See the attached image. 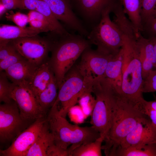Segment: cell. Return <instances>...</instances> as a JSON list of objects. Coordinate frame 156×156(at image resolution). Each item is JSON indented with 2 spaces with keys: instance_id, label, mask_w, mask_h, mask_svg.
Segmentation results:
<instances>
[{
  "instance_id": "6da1fadb",
  "label": "cell",
  "mask_w": 156,
  "mask_h": 156,
  "mask_svg": "<svg viewBox=\"0 0 156 156\" xmlns=\"http://www.w3.org/2000/svg\"><path fill=\"white\" fill-rule=\"evenodd\" d=\"M114 110L112 125L102 148L106 156H113L121 142L145 115L140 103H136L114 88Z\"/></svg>"
},
{
  "instance_id": "7a4b0ae2",
  "label": "cell",
  "mask_w": 156,
  "mask_h": 156,
  "mask_svg": "<svg viewBox=\"0 0 156 156\" xmlns=\"http://www.w3.org/2000/svg\"><path fill=\"white\" fill-rule=\"evenodd\" d=\"M91 45L85 37L79 34L70 33L54 38L48 61L58 88L76 60Z\"/></svg>"
},
{
  "instance_id": "3957f363",
  "label": "cell",
  "mask_w": 156,
  "mask_h": 156,
  "mask_svg": "<svg viewBox=\"0 0 156 156\" xmlns=\"http://www.w3.org/2000/svg\"><path fill=\"white\" fill-rule=\"evenodd\" d=\"M122 81L120 92L131 101H143L144 79L142 65L136 44V39L123 35Z\"/></svg>"
},
{
  "instance_id": "277c9868",
  "label": "cell",
  "mask_w": 156,
  "mask_h": 156,
  "mask_svg": "<svg viewBox=\"0 0 156 156\" xmlns=\"http://www.w3.org/2000/svg\"><path fill=\"white\" fill-rule=\"evenodd\" d=\"M92 92L96 99L90 122L100 136L105 139L113 118L115 107L114 90L111 83L102 78L93 84Z\"/></svg>"
},
{
  "instance_id": "5b68a950",
  "label": "cell",
  "mask_w": 156,
  "mask_h": 156,
  "mask_svg": "<svg viewBox=\"0 0 156 156\" xmlns=\"http://www.w3.org/2000/svg\"><path fill=\"white\" fill-rule=\"evenodd\" d=\"M112 11L104 12L99 22L90 31L87 39L91 44L96 45V49L114 56L120 51L123 44V35L109 14Z\"/></svg>"
},
{
  "instance_id": "8992f818",
  "label": "cell",
  "mask_w": 156,
  "mask_h": 156,
  "mask_svg": "<svg viewBox=\"0 0 156 156\" xmlns=\"http://www.w3.org/2000/svg\"><path fill=\"white\" fill-rule=\"evenodd\" d=\"M58 90L55 103L57 106L60 114L64 118L79 99L91 93L86 88L77 66L72 67L68 72Z\"/></svg>"
},
{
  "instance_id": "52a82bcc",
  "label": "cell",
  "mask_w": 156,
  "mask_h": 156,
  "mask_svg": "<svg viewBox=\"0 0 156 156\" xmlns=\"http://www.w3.org/2000/svg\"><path fill=\"white\" fill-rule=\"evenodd\" d=\"M16 51L26 60L38 66L48 60L53 37L50 34L47 38L38 35L10 40Z\"/></svg>"
},
{
  "instance_id": "ba28073f",
  "label": "cell",
  "mask_w": 156,
  "mask_h": 156,
  "mask_svg": "<svg viewBox=\"0 0 156 156\" xmlns=\"http://www.w3.org/2000/svg\"><path fill=\"white\" fill-rule=\"evenodd\" d=\"M81 55L77 66L86 87L90 88L95 81L104 77L108 63L113 56L90 47L86 49Z\"/></svg>"
},
{
  "instance_id": "9c48e42d",
  "label": "cell",
  "mask_w": 156,
  "mask_h": 156,
  "mask_svg": "<svg viewBox=\"0 0 156 156\" xmlns=\"http://www.w3.org/2000/svg\"><path fill=\"white\" fill-rule=\"evenodd\" d=\"M72 9L89 31L100 21L103 13L110 10L112 12L121 0H70Z\"/></svg>"
},
{
  "instance_id": "30bf717a",
  "label": "cell",
  "mask_w": 156,
  "mask_h": 156,
  "mask_svg": "<svg viewBox=\"0 0 156 156\" xmlns=\"http://www.w3.org/2000/svg\"><path fill=\"white\" fill-rule=\"evenodd\" d=\"M29 122L22 118L18 107L14 100L8 103L0 104L1 143L13 141L26 128L27 123Z\"/></svg>"
},
{
  "instance_id": "8fae6325",
  "label": "cell",
  "mask_w": 156,
  "mask_h": 156,
  "mask_svg": "<svg viewBox=\"0 0 156 156\" xmlns=\"http://www.w3.org/2000/svg\"><path fill=\"white\" fill-rule=\"evenodd\" d=\"M12 83L11 97L16 104L22 118L29 122L45 117L46 114L39 104L28 82Z\"/></svg>"
},
{
  "instance_id": "7c38bea8",
  "label": "cell",
  "mask_w": 156,
  "mask_h": 156,
  "mask_svg": "<svg viewBox=\"0 0 156 156\" xmlns=\"http://www.w3.org/2000/svg\"><path fill=\"white\" fill-rule=\"evenodd\" d=\"M46 121L45 117L35 120L16 137L10 146L0 150V156H25L41 133Z\"/></svg>"
},
{
  "instance_id": "4fadbf2b",
  "label": "cell",
  "mask_w": 156,
  "mask_h": 156,
  "mask_svg": "<svg viewBox=\"0 0 156 156\" xmlns=\"http://www.w3.org/2000/svg\"><path fill=\"white\" fill-rule=\"evenodd\" d=\"M48 5L52 13L65 27L72 31L77 32L85 37L89 31L74 12L70 0H44Z\"/></svg>"
},
{
  "instance_id": "5bb4252c",
  "label": "cell",
  "mask_w": 156,
  "mask_h": 156,
  "mask_svg": "<svg viewBox=\"0 0 156 156\" xmlns=\"http://www.w3.org/2000/svg\"><path fill=\"white\" fill-rule=\"evenodd\" d=\"M46 119L55 144L64 149H68L70 146L71 134L75 125L70 123L66 118L60 114L57 106L55 103L49 109Z\"/></svg>"
},
{
  "instance_id": "9a60e30c",
  "label": "cell",
  "mask_w": 156,
  "mask_h": 156,
  "mask_svg": "<svg viewBox=\"0 0 156 156\" xmlns=\"http://www.w3.org/2000/svg\"><path fill=\"white\" fill-rule=\"evenodd\" d=\"M156 141V129L145 115L140 119L117 149L155 143Z\"/></svg>"
},
{
  "instance_id": "2e32d148",
  "label": "cell",
  "mask_w": 156,
  "mask_h": 156,
  "mask_svg": "<svg viewBox=\"0 0 156 156\" xmlns=\"http://www.w3.org/2000/svg\"><path fill=\"white\" fill-rule=\"evenodd\" d=\"M21 1L23 9L36 11L43 14L49 20L56 34L63 35L70 33L56 18L48 5L44 0Z\"/></svg>"
},
{
  "instance_id": "e0dca14e",
  "label": "cell",
  "mask_w": 156,
  "mask_h": 156,
  "mask_svg": "<svg viewBox=\"0 0 156 156\" xmlns=\"http://www.w3.org/2000/svg\"><path fill=\"white\" fill-rule=\"evenodd\" d=\"M25 59L19 61L5 71L8 79L15 84L29 81L37 67Z\"/></svg>"
},
{
  "instance_id": "ac0fdd59",
  "label": "cell",
  "mask_w": 156,
  "mask_h": 156,
  "mask_svg": "<svg viewBox=\"0 0 156 156\" xmlns=\"http://www.w3.org/2000/svg\"><path fill=\"white\" fill-rule=\"evenodd\" d=\"M54 76L48 60L37 67L28 82L36 97L45 89Z\"/></svg>"
},
{
  "instance_id": "d6986e66",
  "label": "cell",
  "mask_w": 156,
  "mask_h": 156,
  "mask_svg": "<svg viewBox=\"0 0 156 156\" xmlns=\"http://www.w3.org/2000/svg\"><path fill=\"white\" fill-rule=\"evenodd\" d=\"M100 137L99 133L92 126L81 127L75 125L71 136L68 149L70 155L76 148L82 144L95 141Z\"/></svg>"
},
{
  "instance_id": "ffe728a7",
  "label": "cell",
  "mask_w": 156,
  "mask_h": 156,
  "mask_svg": "<svg viewBox=\"0 0 156 156\" xmlns=\"http://www.w3.org/2000/svg\"><path fill=\"white\" fill-rule=\"evenodd\" d=\"M54 143L47 120L41 133L25 156H47L49 148Z\"/></svg>"
},
{
  "instance_id": "44dd1931",
  "label": "cell",
  "mask_w": 156,
  "mask_h": 156,
  "mask_svg": "<svg viewBox=\"0 0 156 156\" xmlns=\"http://www.w3.org/2000/svg\"><path fill=\"white\" fill-rule=\"evenodd\" d=\"M123 52L122 48L109 61L103 77L120 89L122 81Z\"/></svg>"
},
{
  "instance_id": "7402d4cb",
  "label": "cell",
  "mask_w": 156,
  "mask_h": 156,
  "mask_svg": "<svg viewBox=\"0 0 156 156\" xmlns=\"http://www.w3.org/2000/svg\"><path fill=\"white\" fill-rule=\"evenodd\" d=\"M41 32H42V31L31 27H23L2 25L0 27V41L34 36Z\"/></svg>"
},
{
  "instance_id": "603a6c76",
  "label": "cell",
  "mask_w": 156,
  "mask_h": 156,
  "mask_svg": "<svg viewBox=\"0 0 156 156\" xmlns=\"http://www.w3.org/2000/svg\"><path fill=\"white\" fill-rule=\"evenodd\" d=\"M124 11L134 28L137 37L141 34L140 0H121Z\"/></svg>"
},
{
  "instance_id": "cb8c5ba5",
  "label": "cell",
  "mask_w": 156,
  "mask_h": 156,
  "mask_svg": "<svg viewBox=\"0 0 156 156\" xmlns=\"http://www.w3.org/2000/svg\"><path fill=\"white\" fill-rule=\"evenodd\" d=\"M58 89L54 75L45 89L36 96L39 104L46 114L56 100Z\"/></svg>"
},
{
  "instance_id": "d4e9b609",
  "label": "cell",
  "mask_w": 156,
  "mask_h": 156,
  "mask_svg": "<svg viewBox=\"0 0 156 156\" xmlns=\"http://www.w3.org/2000/svg\"><path fill=\"white\" fill-rule=\"evenodd\" d=\"M114 14L113 21L117 26L123 35L131 38H137L134 28L130 21L126 16L122 4L118 5L112 11Z\"/></svg>"
},
{
  "instance_id": "484cf974",
  "label": "cell",
  "mask_w": 156,
  "mask_h": 156,
  "mask_svg": "<svg viewBox=\"0 0 156 156\" xmlns=\"http://www.w3.org/2000/svg\"><path fill=\"white\" fill-rule=\"evenodd\" d=\"M113 156H156V143L118 148Z\"/></svg>"
},
{
  "instance_id": "4316f807",
  "label": "cell",
  "mask_w": 156,
  "mask_h": 156,
  "mask_svg": "<svg viewBox=\"0 0 156 156\" xmlns=\"http://www.w3.org/2000/svg\"><path fill=\"white\" fill-rule=\"evenodd\" d=\"M104 140V138L100 136L94 141L81 145L73 150L70 156H101Z\"/></svg>"
},
{
  "instance_id": "83f0119b",
  "label": "cell",
  "mask_w": 156,
  "mask_h": 156,
  "mask_svg": "<svg viewBox=\"0 0 156 156\" xmlns=\"http://www.w3.org/2000/svg\"><path fill=\"white\" fill-rule=\"evenodd\" d=\"M30 27L40 30L42 32L56 34L55 30L47 19L43 14L34 10H30L27 15Z\"/></svg>"
},
{
  "instance_id": "f1b7e54d",
  "label": "cell",
  "mask_w": 156,
  "mask_h": 156,
  "mask_svg": "<svg viewBox=\"0 0 156 156\" xmlns=\"http://www.w3.org/2000/svg\"><path fill=\"white\" fill-rule=\"evenodd\" d=\"M4 71L0 74V102L8 103L13 100L11 94L13 83L10 82Z\"/></svg>"
},
{
  "instance_id": "f546056e",
  "label": "cell",
  "mask_w": 156,
  "mask_h": 156,
  "mask_svg": "<svg viewBox=\"0 0 156 156\" xmlns=\"http://www.w3.org/2000/svg\"><path fill=\"white\" fill-rule=\"evenodd\" d=\"M156 13V0H140V17L142 26Z\"/></svg>"
},
{
  "instance_id": "4dcf8cb0",
  "label": "cell",
  "mask_w": 156,
  "mask_h": 156,
  "mask_svg": "<svg viewBox=\"0 0 156 156\" xmlns=\"http://www.w3.org/2000/svg\"><path fill=\"white\" fill-rule=\"evenodd\" d=\"M140 109L149 119L152 124L156 129V100L147 101L144 99L142 103Z\"/></svg>"
},
{
  "instance_id": "1f68e13d",
  "label": "cell",
  "mask_w": 156,
  "mask_h": 156,
  "mask_svg": "<svg viewBox=\"0 0 156 156\" xmlns=\"http://www.w3.org/2000/svg\"><path fill=\"white\" fill-rule=\"evenodd\" d=\"M5 18L7 20L12 21L19 27H25L29 23L28 15L20 12L6 13Z\"/></svg>"
},
{
  "instance_id": "d6a6232c",
  "label": "cell",
  "mask_w": 156,
  "mask_h": 156,
  "mask_svg": "<svg viewBox=\"0 0 156 156\" xmlns=\"http://www.w3.org/2000/svg\"><path fill=\"white\" fill-rule=\"evenodd\" d=\"M143 93L156 92V68L152 71L144 80Z\"/></svg>"
},
{
  "instance_id": "836d02e7",
  "label": "cell",
  "mask_w": 156,
  "mask_h": 156,
  "mask_svg": "<svg viewBox=\"0 0 156 156\" xmlns=\"http://www.w3.org/2000/svg\"><path fill=\"white\" fill-rule=\"evenodd\" d=\"M24 58L17 51L0 61V72L5 71L8 68Z\"/></svg>"
},
{
  "instance_id": "e575fe53",
  "label": "cell",
  "mask_w": 156,
  "mask_h": 156,
  "mask_svg": "<svg viewBox=\"0 0 156 156\" xmlns=\"http://www.w3.org/2000/svg\"><path fill=\"white\" fill-rule=\"evenodd\" d=\"M17 51L10 40L0 41V61Z\"/></svg>"
},
{
  "instance_id": "d590c367",
  "label": "cell",
  "mask_w": 156,
  "mask_h": 156,
  "mask_svg": "<svg viewBox=\"0 0 156 156\" xmlns=\"http://www.w3.org/2000/svg\"><path fill=\"white\" fill-rule=\"evenodd\" d=\"M143 32L149 35L147 38L156 37V13L149 19L143 25L141 34Z\"/></svg>"
},
{
  "instance_id": "8d00e7d4",
  "label": "cell",
  "mask_w": 156,
  "mask_h": 156,
  "mask_svg": "<svg viewBox=\"0 0 156 156\" xmlns=\"http://www.w3.org/2000/svg\"><path fill=\"white\" fill-rule=\"evenodd\" d=\"M70 153L68 149L62 148L55 144H52L49 148L47 156H69Z\"/></svg>"
},
{
  "instance_id": "74e56055",
  "label": "cell",
  "mask_w": 156,
  "mask_h": 156,
  "mask_svg": "<svg viewBox=\"0 0 156 156\" xmlns=\"http://www.w3.org/2000/svg\"><path fill=\"white\" fill-rule=\"evenodd\" d=\"M0 3L7 10L23 9L21 0H0Z\"/></svg>"
},
{
  "instance_id": "f35d334b",
  "label": "cell",
  "mask_w": 156,
  "mask_h": 156,
  "mask_svg": "<svg viewBox=\"0 0 156 156\" xmlns=\"http://www.w3.org/2000/svg\"><path fill=\"white\" fill-rule=\"evenodd\" d=\"M152 43L156 55V37H152L148 38Z\"/></svg>"
},
{
  "instance_id": "ab89813d",
  "label": "cell",
  "mask_w": 156,
  "mask_h": 156,
  "mask_svg": "<svg viewBox=\"0 0 156 156\" xmlns=\"http://www.w3.org/2000/svg\"><path fill=\"white\" fill-rule=\"evenodd\" d=\"M7 10L3 5L0 3V15H2Z\"/></svg>"
},
{
  "instance_id": "60d3db41",
  "label": "cell",
  "mask_w": 156,
  "mask_h": 156,
  "mask_svg": "<svg viewBox=\"0 0 156 156\" xmlns=\"http://www.w3.org/2000/svg\"><path fill=\"white\" fill-rule=\"evenodd\" d=\"M155 143H156V141L155 142Z\"/></svg>"
}]
</instances>
